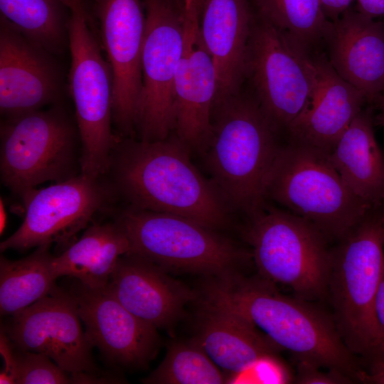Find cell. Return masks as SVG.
Wrapping results in <instances>:
<instances>
[{"mask_svg": "<svg viewBox=\"0 0 384 384\" xmlns=\"http://www.w3.org/2000/svg\"><path fill=\"white\" fill-rule=\"evenodd\" d=\"M200 304L236 314L297 362L339 372L356 381L361 370L331 314L311 301L280 293L274 284L238 271L210 277Z\"/></svg>", "mask_w": 384, "mask_h": 384, "instance_id": "obj_1", "label": "cell"}, {"mask_svg": "<svg viewBox=\"0 0 384 384\" xmlns=\"http://www.w3.org/2000/svg\"><path fill=\"white\" fill-rule=\"evenodd\" d=\"M190 152L175 134L156 141L119 136L107 171L111 186L127 207L176 215L213 230L223 227L230 208Z\"/></svg>", "mask_w": 384, "mask_h": 384, "instance_id": "obj_2", "label": "cell"}, {"mask_svg": "<svg viewBox=\"0 0 384 384\" xmlns=\"http://www.w3.org/2000/svg\"><path fill=\"white\" fill-rule=\"evenodd\" d=\"M254 96L241 91L215 104L202 151L210 181L230 208L251 218L267 201V179L282 146Z\"/></svg>", "mask_w": 384, "mask_h": 384, "instance_id": "obj_3", "label": "cell"}, {"mask_svg": "<svg viewBox=\"0 0 384 384\" xmlns=\"http://www.w3.org/2000/svg\"><path fill=\"white\" fill-rule=\"evenodd\" d=\"M371 208L331 248L326 294L338 331L356 356L381 343L374 302L384 265V210Z\"/></svg>", "mask_w": 384, "mask_h": 384, "instance_id": "obj_4", "label": "cell"}, {"mask_svg": "<svg viewBox=\"0 0 384 384\" xmlns=\"http://www.w3.org/2000/svg\"><path fill=\"white\" fill-rule=\"evenodd\" d=\"M265 197L312 224L329 241L341 239L373 208L344 183L329 153L289 140L269 173Z\"/></svg>", "mask_w": 384, "mask_h": 384, "instance_id": "obj_5", "label": "cell"}, {"mask_svg": "<svg viewBox=\"0 0 384 384\" xmlns=\"http://www.w3.org/2000/svg\"><path fill=\"white\" fill-rule=\"evenodd\" d=\"M115 220L130 244L129 254L165 270L218 276L252 258L213 229L174 214L127 207Z\"/></svg>", "mask_w": 384, "mask_h": 384, "instance_id": "obj_6", "label": "cell"}, {"mask_svg": "<svg viewBox=\"0 0 384 384\" xmlns=\"http://www.w3.org/2000/svg\"><path fill=\"white\" fill-rule=\"evenodd\" d=\"M245 238L261 277L304 300L326 297L331 248L312 224L266 203L248 219Z\"/></svg>", "mask_w": 384, "mask_h": 384, "instance_id": "obj_7", "label": "cell"}, {"mask_svg": "<svg viewBox=\"0 0 384 384\" xmlns=\"http://www.w3.org/2000/svg\"><path fill=\"white\" fill-rule=\"evenodd\" d=\"M70 11L68 90L81 143L80 173L100 178L107 174L118 138L112 130V71L92 32L82 0Z\"/></svg>", "mask_w": 384, "mask_h": 384, "instance_id": "obj_8", "label": "cell"}, {"mask_svg": "<svg viewBox=\"0 0 384 384\" xmlns=\"http://www.w3.org/2000/svg\"><path fill=\"white\" fill-rule=\"evenodd\" d=\"M78 129L60 102L4 117L0 127L2 183L22 198L42 183L78 175Z\"/></svg>", "mask_w": 384, "mask_h": 384, "instance_id": "obj_9", "label": "cell"}, {"mask_svg": "<svg viewBox=\"0 0 384 384\" xmlns=\"http://www.w3.org/2000/svg\"><path fill=\"white\" fill-rule=\"evenodd\" d=\"M143 5L146 22L136 136L156 141L174 132V80L188 31L183 0H144Z\"/></svg>", "mask_w": 384, "mask_h": 384, "instance_id": "obj_10", "label": "cell"}, {"mask_svg": "<svg viewBox=\"0 0 384 384\" xmlns=\"http://www.w3.org/2000/svg\"><path fill=\"white\" fill-rule=\"evenodd\" d=\"M246 78L274 129L278 133L287 132L311 96L314 72L310 53L257 15L250 40Z\"/></svg>", "mask_w": 384, "mask_h": 384, "instance_id": "obj_11", "label": "cell"}, {"mask_svg": "<svg viewBox=\"0 0 384 384\" xmlns=\"http://www.w3.org/2000/svg\"><path fill=\"white\" fill-rule=\"evenodd\" d=\"M114 190L102 177L80 173L48 187L29 191L21 198L25 207L22 224L0 244L1 252L23 251L56 244L65 249L105 209Z\"/></svg>", "mask_w": 384, "mask_h": 384, "instance_id": "obj_12", "label": "cell"}, {"mask_svg": "<svg viewBox=\"0 0 384 384\" xmlns=\"http://www.w3.org/2000/svg\"><path fill=\"white\" fill-rule=\"evenodd\" d=\"M102 43L114 82L112 123L123 138L136 137L142 87L145 13L140 0H96Z\"/></svg>", "mask_w": 384, "mask_h": 384, "instance_id": "obj_13", "label": "cell"}, {"mask_svg": "<svg viewBox=\"0 0 384 384\" xmlns=\"http://www.w3.org/2000/svg\"><path fill=\"white\" fill-rule=\"evenodd\" d=\"M73 294L57 287L11 316L1 329L14 346L48 356L66 372H97Z\"/></svg>", "mask_w": 384, "mask_h": 384, "instance_id": "obj_14", "label": "cell"}, {"mask_svg": "<svg viewBox=\"0 0 384 384\" xmlns=\"http://www.w3.org/2000/svg\"><path fill=\"white\" fill-rule=\"evenodd\" d=\"M55 55L0 15V111L4 117L60 102L63 78Z\"/></svg>", "mask_w": 384, "mask_h": 384, "instance_id": "obj_15", "label": "cell"}, {"mask_svg": "<svg viewBox=\"0 0 384 384\" xmlns=\"http://www.w3.org/2000/svg\"><path fill=\"white\" fill-rule=\"evenodd\" d=\"M86 337L112 363L140 368L155 356L157 328L122 305L107 287L92 289L80 284L73 293Z\"/></svg>", "mask_w": 384, "mask_h": 384, "instance_id": "obj_16", "label": "cell"}, {"mask_svg": "<svg viewBox=\"0 0 384 384\" xmlns=\"http://www.w3.org/2000/svg\"><path fill=\"white\" fill-rule=\"evenodd\" d=\"M314 85L304 110L287 131L289 141L328 153L353 119L368 105L365 95L343 79L325 53H310Z\"/></svg>", "mask_w": 384, "mask_h": 384, "instance_id": "obj_17", "label": "cell"}, {"mask_svg": "<svg viewBox=\"0 0 384 384\" xmlns=\"http://www.w3.org/2000/svg\"><path fill=\"white\" fill-rule=\"evenodd\" d=\"M323 43L335 71L361 90L368 105L384 92V23L350 7L329 21Z\"/></svg>", "mask_w": 384, "mask_h": 384, "instance_id": "obj_18", "label": "cell"}, {"mask_svg": "<svg viewBox=\"0 0 384 384\" xmlns=\"http://www.w3.org/2000/svg\"><path fill=\"white\" fill-rule=\"evenodd\" d=\"M106 287L128 311L157 329L174 327L198 297L165 270L131 254L119 258Z\"/></svg>", "mask_w": 384, "mask_h": 384, "instance_id": "obj_19", "label": "cell"}, {"mask_svg": "<svg viewBox=\"0 0 384 384\" xmlns=\"http://www.w3.org/2000/svg\"><path fill=\"white\" fill-rule=\"evenodd\" d=\"M255 16L250 0H204L198 36L215 64V104L240 92Z\"/></svg>", "mask_w": 384, "mask_h": 384, "instance_id": "obj_20", "label": "cell"}, {"mask_svg": "<svg viewBox=\"0 0 384 384\" xmlns=\"http://www.w3.org/2000/svg\"><path fill=\"white\" fill-rule=\"evenodd\" d=\"M187 31V46L174 80L173 133L191 151L201 154L211 134L218 75L198 31Z\"/></svg>", "mask_w": 384, "mask_h": 384, "instance_id": "obj_21", "label": "cell"}, {"mask_svg": "<svg viewBox=\"0 0 384 384\" xmlns=\"http://www.w3.org/2000/svg\"><path fill=\"white\" fill-rule=\"evenodd\" d=\"M192 339L225 373L240 375L280 350L239 316L201 304Z\"/></svg>", "mask_w": 384, "mask_h": 384, "instance_id": "obj_22", "label": "cell"}, {"mask_svg": "<svg viewBox=\"0 0 384 384\" xmlns=\"http://www.w3.org/2000/svg\"><path fill=\"white\" fill-rule=\"evenodd\" d=\"M373 107H364L329 153L348 187L373 208L384 200V157L375 137Z\"/></svg>", "mask_w": 384, "mask_h": 384, "instance_id": "obj_23", "label": "cell"}, {"mask_svg": "<svg viewBox=\"0 0 384 384\" xmlns=\"http://www.w3.org/2000/svg\"><path fill=\"white\" fill-rule=\"evenodd\" d=\"M129 252L128 238L116 220L95 223L53 256V268L57 277L69 276L87 287L102 288L107 285L119 258Z\"/></svg>", "mask_w": 384, "mask_h": 384, "instance_id": "obj_24", "label": "cell"}, {"mask_svg": "<svg viewBox=\"0 0 384 384\" xmlns=\"http://www.w3.org/2000/svg\"><path fill=\"white\" fill-rule=\"evenodd\" d=\"M50 245H42L18 260L0 258V311L14 316L50 294L58 278Z\"/></svg>", "mask_w": 384, "mask_h": 384, "instance_id": "obj_25", "label": "cell"}, {"mask_svg": "<svg viewBox=\"0 0 384 384\" xmlns=\"http://www.w3.org/2000/svg\"><path fill=\"white\" fill-rule=\"evenodd\" d=\"M67 9H70L60 0H0V15L55 56L69 48Z\"/></svg>", "mask_w": 384, "mask_h": 384, "instance_id": "obj_26", "label": "cell"}, {"mask_svg": "<svg viewBox=\"0 0 384 384\" xmlns=\"http://www.w3.org/2000/svg\"><path fill=\"white\" fill-rule=\"evenodd\" d=\"M257 15L308 53L323 43L329 22L320 0H254Z\"/></svg>", "mask_w": 384, "mask_h": 384, "instance_id": "obj_27", "label": "cell"}, {"mask_svg": "<svg viewBox=\"0 0 384 384\" xmlns=\"http://www.w3.org/2000/svg\"><path fill=\"white\" fill-rule=\"evenodd\" d=\"M225 373L192 338L169 345L164 360L146 378V384H221Z\"/></svg>", "mask_w": 384, "mask_h": 384, "instance_id": "obj_28", "label": "cell"}, {"mask_svg": "<svg viewBox=\"0 0 384 384\" xmlns=\"http://www.w3.org/2000/svg\"><path fill=\"white\" fill-rule=\"evenodd\" d=\"M16 384L73 383L70 373L62 369L48 356L16 348Z\"/></svg>", "mask_w": 384, "mask_h": 384, "instance_id": "obj_29", "label": "cell"}, {"mask_svg": "<svg viewBox=\"0 0 384 384\" xmlns=\"http://www.w3.org/2000/svg\"><path fill=\"white\" fill-rule=\"evenodd\" d=\"M321 368L303 362H297V373L294 381L301 384L351 383L353 380L339 372L320 370Z\"/></svg>", "mask_w": 384, "mask_h": 384, "instance_id": "obj_30", "label": "cell"}, {"mask_svg": "<svg viewBox=\"0 0 384 384\" xmlns=\"http://www.w3.org/2000/svg\"><path fill=\"white\" fill-rule=\"evenodd\" d=\"M0 353L4 360V368L0 373L1 384H16V359L15 349L3 329L0 334Z\"/></svg>", "mask_w": 384, "mask_h": 384, "instance_id": "obj_31", "label": "cell"}, {"mask_svg": "<svg viewBox=\"0 0 384 384\" xmlns=\"http://www.w3.org/2000/svg\"><path fill=\"white\" fill-rule=\"evenodd\" d=\"M353 1V0H320V4L325 17L333 21L348 9Z\"/></svg>", "mask_w": 384, "mask_h": 384, "instance_id": "obj_32", "label": "cell"}, {"mask_svg": "<svg viewBox=\"0 0 384 384\" xmlns=\"http://www.w3.org/2000/svg\"><path fill=\"white\" fill-rule=\"evenodd\" d=\"M186 23L188 29L198 31L204 0H183Z\"/></svg>", "mask_w": 384, "mask_h": 384, "instance_id": "obj_33", "label": "cell"}, {"mask_svg": "<svg viewBox=\"0 0 384 384\" xmlns=\"http://www.w3.org/2000/svg\"><path fill=\"white\" fill-rule=\"evenodd\" d=\"M374 313L382 342L384 341V265L375 294Z\"/></svg>", "mask_w": 384, "mask_h": 384, "instance_id": "obj_34", "label": "cell"}, {"mask_svg": "<svg viewBox=\"0 0 384 384\" xmlns=\"http://www.w3.org/2000/svg\"><path fill=\"white\" fill-rule=\"evenodd\" d=\"M356 10L371 18L384 16V0H356Z\"/></svg>", "mask_w": 384, "mask_h": 384, "instance_id": "obj_35", "label": "cell"}, {"mask_svg": "<svg viewBox=\"0 0 384 384\" xmlns=\"http://www.w3.org/2000/svg\"><path fill=\"white\" fill-rule=\"evenodd\" d=\"M356 380L365 383L384 384V370H370V372L361 370L357 375Z\"/></svg>", "mask_w": 384, "mask_h": 384, "instance_id": "obj_36", "label": "cell"}, {"mask_svg": "<svg viewBox=\"0 0 384 384\" xmlns=\"http://www.w3.org/2000/svg\"><path fill=\"white\" fill-rule=\"evenodd\" d=\"M370 105L378 111L373 115L375 126H384V93L379 95Z\"/></svg>", "mask_w": 384, "mask_h": 384, "instance_id": "obj_37", "label": "cell"}, {"mask_svg": "<svg viewBox=\"0 0 384 384\" xmlns=\"http://www.w3.org/2000/svg\"><path fill=\"white\" fill-rule=\"evenodd\" d=\"M370 360L372 364L370 370H384V341L377 346Z\"/></svg>", "mask_w": 384, "mask_h": 384, "instance_id": "obj_38", "label": "cell"}, {"mask_svg": "<svg viewBox=\"0 0 384 384\" xmlns=\"http://www.w3.org/2000/svg\"><path fill=\"white\" fill-rule=\"evenodd\" d=\"M7 222V214L2 198L0 200V233L3 234Z\"/></svg>", "mask_w": 384, "mask_h": 384, "instance_id": "obj_39", "label": "cell"}, {"mask_svg": "<svg viewBox=\"0 0 384 384\" xmlns=\"http://www.w3.org/2000/svg\"><path fill=\"white\" fill-rule=\"evenodd\" d=\"M64 3L69 9H70L77 0H60Z\"/></svg>", "mask_w": 384, "mask_h": 384, "instance_id": "obj_40", "label": "cell"}, {"mask_svg": "<svg viewBox=\"0 0 384 384\" xmlns=\"http://www.w3.org/2000/svg\"><path fill=\"white\" fill-rule=\"evenodd\" d=\"M94 1H95L96 0H94Z\"/></svg>", "mask_w": 384, "mask_h": 384, "instance_id": "obj_41", "label": "cell"}, {"mask_svg": "<svg viewBox=\"0 0 384 384\" xmlns=\"http://www.w3.org/2000/svg\"><path fill=\"white\" fill-rule=\"evenodd\" d=\"M384 93V92H383Z\"/></svg>", "mask_w": 384, "mask_h": 384, "instance_id": "obj_42", "label": "cell"}]
</instances>
